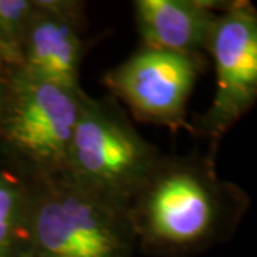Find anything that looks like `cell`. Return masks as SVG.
Segmentation results:
<instances>
[{
    "mask_svg": "<svg viewBox=\"0 0 257 257\" xmlns=\"http://www.w3.org/2000/svg\"><path fill=\"white\" fill-rule=\"evenodd\" d=\"M2 113L9 145L32 169V179L62 173L86 93L29 77L12 76Z\"/></svg>",
    "mask_w": 257,
    "mask_h": 257,
    "instance_id": "cell-4",
    "label": "cell"
},
{
    "mask_svg": "<svg viewBox=\"0 0 257 257\" xmlns=\"http://www.w3.org/2000/svg\"><path fill=\"white\" fill-rule=\"evenodd\" d=\"M36 0H0V53L9 56L15 66Z\"/></svg>",
    "mask_w": 257,
    "mask_h": 257,
    "instance_id": "cell-10",
    "label": "cell"
},
{
    "mask_svg": "<svg viewBox=\"0 0 257 257\" xmlns=\"http://www.w3.org/2000/svg\"><path fill=\"white\" fill-rule=\"evenodd\" d=\"M206 63L203 53L142 45L104 74V83L139 120L176 130L186 126L187 103Z\"/></svg>",
    "mask_w": 257,
    "mask_h": 257,
    "instance_id": "cell-6",
    "label": "cell"
},
{
    "mask_svg": "<svg viewBox=\"0 0 257 257\" xmlns=\"http://www.w3.org/2000/svg\"><path fill=\"white\" fill-rule=\"evenodd\" d=\"M82 57L83 3L36 0L15 69L37 80L80 90Z\"/></svg>",
    "mask_w": 257,
    "mask_h": 257,
    "instance_id": "cell-7",
    "label": "cell"
},
{
    "mask_svg": "<svg viewBox=\"0 0 257 257\" xmlns=\"http://www.w3.org/2000/svg\"><path fill=\"white\" fill-rule=\"evenodd\" d=\"M29 183L0 173V257L25 256Z\"/></svg>",
    "mask_w": 257,
    "mask_h": 257,
    "instance_id": "cell-9",
    "label": "cell"
},
{
    "mask_svg": "<svg viewBox=\"0 0 257 257\" xmlns=\"http://www.w3.org/2000/svg\"><path fill=\"white\" fill-rule=\"evenodd\" d=\"M163 156L139 135L116 101L84 94L62 173L127 211Z\"/></svg>",
    "mask_w": 257,
    "mask_h": 257,
    "instance_id": "cell-3",
    "label": "cell"
},
{
    "mask_svg": "<svg viewBox=\"0 0 257 257\" xmlns=\"http://www.w3.org/2000/svg\"><path fill=\"white\" fill-rule=\"evenodd\" d=\"M250 197L216 172L210 155L163 156L127 207L136 250L190 257L231 239Z\"/></svg>",
    "mask_w": 257,
    "mask_h": 257,
    "instance_id": "cell-1",
    "label": "cell"
},
{
    "mask_svg": "<svg viewBox=\"0 0 257 257\" xmlns=\"http://www.w3.org/2000/svg\"><path fill=\"white\" fill-rule=\"evenodd\" d=\"M0 55H2V53H0Z\"/></svg>",
    "mask_w": 257,
    "mask_h": 257,
    "instance_id": "cell-12",
    "label": "cell"
},
{
    "mask_svg": "<svg viewBox=\"0 0 257 257\" xmlns=\"http://www.w3.org/2000/svg\"><path fill=\"white\" fill-rule=\"evenodd\" d=\"M127 211L63 173L29 183L23 257H133Z\"/></svg>",
    "mask_w": 257,
    "mask_h": 257,
    "instance_id": "cell-2",
    "label": "cell"
},
{
    "mask_svg": "<svg viewBox=\"0 0 257 257\" xmlns=\"http://www.w3.org/2000/svg\"><path fill=\"white\" fill-rule=\"evenodd\" d=\"M227 3L216 0H136L133 10L142 45L204 55L216 20Z\"/></svg>",
    "mask_w": 257,
    "mask_h": 257,
    "instance_id": "cell-8",
    "label": "cell"
},
{
    "mask_svg": "<svg viewBox=\"0 0 257 257\" xmlns=\"http://www.w3.org/2000/svg\"><path fill=\"white\" fill-rule=\"evenodd\" d=\"M213 59L216 92L190 128L210 142V155L223 136L257 103V8L233 0L221 10L206 50Z\"/></svg>",
    "mask_w": 257,
    "mask_h": 257,
    "instance_id": "cell-5",
    "label": "cell"
},
{
    "mask_svg": "<svg viewBox=\"0 0 257 257\" xmlns=\"http://www.w3.org/2000/svg\"><path fill=\"white\" fill-rule=\"evenodd\" d=\"M5 87H3V82L0 77V119H2V113H3V104H5Z\"/></svg>",
    "mask_w": 257,
    "mask_h": 257,
    "instance_id": "cell-11",
    "label": "cell"
}]
</instances>
